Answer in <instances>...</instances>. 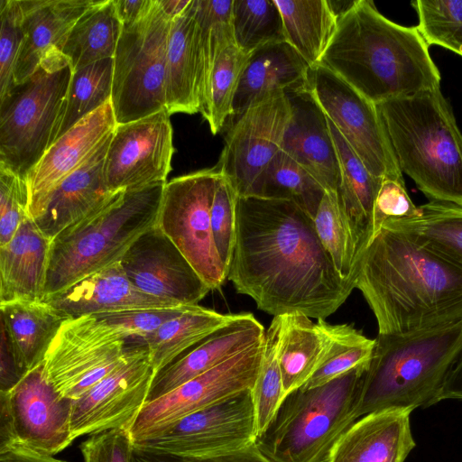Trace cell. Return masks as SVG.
Masks as SVG:
<instances>
[{"instance_id": "cell-27", "label": "cell", "mask_w": 462, "mask_h": 462, "mask_svg": "<svg viewBox=\"0 0 462 462\" xmlns=\"http://www.w3.org/2000/svg\"><path fill=\"white\" fill-rule=\"evenodd\" d=\"M111 137L53 190L44 212L34 220L51 241L66 227L101 206L114 193L106 188L103 173Z\"/></svg>"}, {"instance_id": "cell-23", "label": "cell", "mask_w": 462, "mask_h": 462, "mask_svg": "<svg viewBox=\"0 0 462 462\" xmlns=\"http://www.w3.org/2000/svg\"><path fill=\"white\" fill-rule=\"evenodd\" d=\"M42 300L70 319L177 304L148 295L128 279L120 262L100 269Z\"/></svg>"}, {"instance_id": "cell-26", "label": "cell", "mask_w": 462, "mask_h": 462, "mask_svg": "<svg viewBox=\"0 0 462 462\" xmlns=\"http://www.w3.org/2000/svg\"><path fill=\"white\" fill-rule=\"evenodd\" d=\"M51 243L27 216L0 246V303L42 300Z\"/></svg>"}, {"instance_id": "cell-44", "label": "cell", "mask_w": 462, "mask_h": 462, "mask_svg": "<svg viewBox=\"0 0 462 462\" xmlns=\"http://www.w3.org/2000/svg\"><path fill=\"white\" fill-rule=\"evenodd\" d=\"M281 324L282 315L275 316L265 331L262 365L252 388L257 435L267 427L285 397L278 359Z\"/></svg>"}, {"instance_id": "cell-5", "label": "cell", "mask_w": 462, "mask_h": 462, "mask_svg": "<svg viewBox=\"0 0 462 462\" xmlns=\"http://www.w3.org/2000/svg\"><path fill=\"white\" fill-rule=\"evenodd\" d=\"M374 340L363 380L359 418L383 409L413 411L440 402L462 353V322L410 335L378 334Z\"/></svg>"}, {"instance_id": "cell-7", "label": "cell", "mask_w": 462, "mask_h": 462, "mask_svg": "<svg viewBox=\"0 0 462 462\" xmlns=\"http://www.w3.org/2000/svg\"><path fill=\"white\" fill-rule=\"evenodd\" d=\"M369 362L318 387L284 397L254 444L271 462H326L337 439L359 419Z\"/></svg>"}, {"instance_id": "cell-1", "label": "cell", "mask_w": 462, "mask_h": 462, "mask_svg": "<svg viewBox=\"0 0 462 462\" xmlns=\"http://www.w3.org/2000/svg\"><path fill=\"white\" fill-rule=\"evenodd\" d=\"M226 279L273 317L325 319L355 289L337 271L305 210L290 200L256 196L238 197Z\"/></svg>"}, {"instance_id": "cell-47", "label": "cell", "mask_w": 462, "mask_h": 462, "mask_svg": "<svg viewBox=\"0 0 462 462\" xmlns=\"http://www.w3.org/2000/svg\"><path fill=\"white\" fill-rule=\"evenodd\" d=\"M0 98L14 86V73L23 42L20 0H0Z\"/></svg>"}, {"instance_id": "cell-34", "label": "cell", "mask_w": 462, "mask_h": 462, "mask_svg": "<svg viewBox=\"0 0 462 462\" xmlns=\"http://www.w3.org/2000/svg\"><path fill=\"white\" fill-rule=\"evenodd\" d=\"M237 314H221L199 304L191 305L186 311L145 336L142 340L147 346L154 374L234 320Z\"/></svg>"}, {"instance_id": "cell-14", "label": "cell", "mask_w": 462, "mask_h": 462, "mask_svg": "<svg viewBox=\"0 0 462 462\" xmlns=\"http://www.w3.org/2000/svg\"><path fill=\"white\" fill-rule=\"evenodd\" d=\"M291 116L286 92L273 90L253 101L232 122L217 166L238 197L253 195L259 178L281 151Z\"/></svg>"}, {"instance_id": "cell-48", "label": "cell", "mask_w": 462, "mask_h": 462, "mask_svg": "<svg viewBox=\"0 0 462 462\" xmlns=\"http://www.w3.org/2000/svg\"><path fill=\"white\" fill-rule=\"evenodd\" d=\"M28 216V187L26 180L0 165V246L14 236Z\"/></svg>"}, {"instance_id": "cell-13", "label": "cell", "mask_w": 462, "mask_h": 462, "mask_svg": "<svg viewBox=\"0 0 462 462\" xmlns=\"http://www.w3.org/2000/svg\"><path fill=\"white\" fill-rule=\"evenodd\" d=\"M72 403L49 383L42 362L0 392V451L17 448L54 456L65 449L74 441Z\"/></svg>"}, {"instance_id": "cell-30", "label": "cell", "mask_w": 462, "mask_h": 462, "mask_svg": "<svg viewBox=\"0 0 462 462\" xmlns=\"http://www.w3.org/2000/svg\"><path fill=\"white\" fill-rule=\"evenodd\" d=\"M0 310L1 327L23 375L43 362L60 328L70 319L43 300L0 303Z\"/></svg>"}, {"instance_id": "cell-43", "label": "cell", "mask_w": 462, "mask_h": 462, "mask_svg": "<svg viewBox=\"0 0 462 462\" xmlns=\"http://www.w3.org/2000/svg\"><path fill=\"white\" fill-rule=\"evenodd\" d=\"M318 236L338 273L352 281L356 245L337 192H326L314 217Z\"/></svg>"}, {"instance_id": "cell-37", "label": "cell", "mask_w": 462, "mask_h": 462, "mask_svg": "<svg viewBox=\"0 0 462 462\" xmlns=\"http://www.w3.org/2000/svg\"><path fill=\"white\" fill-rule=\"evenodd\" d=\"M326 192L306 169L280 151L259 178L252 196L292 201L314 219Z\"/></svg>"}, {"instance_id": "cell-42", "label": "cell", "mask_w": 462, "mask_h": 462, "mask_svg": "<svg viewBox=\"0 0 462 462\" xmlns=\"http://www.w3.org/2000/svg\"><path fill=\"white\" fill-rule=\"evenodd\" d=\"M330 344L318 368L301 386L306 389L323 385L370 361L375 340L365 337L351 324L328 323Z\"/></svg>"}, {"instance_id": "cell-11", "label": "cell", "mask_w": 462, "mask_h": 462, "mask_svg": "<svg viewBox=\"0 0 462 462\" xmlns=\"http://www.w3.org/2000/svg\"><path fill=\"white\" fill-rule=\"evenodd\" d=\"M128 338L97 315L69 319L45 356V377L61 397L75 401L121 362Z\"/></svg>"}, {"instance_id": "cell-2", "label": "cell", "mask_w": 462, "mask_h": 462, "mask_svg": "<svg viewBox=\"0 0 462 462\" xmlns=\"http://www.w3.org/2000/svg\"><path fill=\"white\" fill-rule=\"evenodd\" d=\"M373 311L378 334L402 336L462 322V267L383 226L352 274Z\"/></svg>"}, {"instance_id": "cell-45", "label": "cell", "mask_w": 462, "mask_h": 462, "mask_svg": "<svg viewBox=\"0 0 462 462\" xmlns=\"http://www.w3.org/2000/svg\"><path fill=\"white\" fill-rule=\"evenodd\" d=\"M411 5L419 19L416 28L428 46L462 57V0H416Z\"/></svg>"}, {"instance_id": "cell-54", "label": "cell", "mask_w": 462, "mask_h": 462, "mask_svg": "<svg viewBox=\"0 0 462 462\" xmlns=\"http://www.w3.org/2000/svg\"><path fill=\"white\" fill-rule=\"evenodd\" d=\"M182 462H271L257 448L255 444L231 453L208 458L181 457Z\"/></svg>"}, {"instance_id": "cell-28", "label": "cell", "mask_w": 462, "mask_h": 462, "mask_svg": "<svg viewBox=\"0 0 462 462\" xmlns=\"http://www.w3.org/2000/svg\"><path fill=\"white\" fill-rule=\"evenodd\" d=\"M165 99L170 115L200 112L196 0L172 20L166 56Z\"/></svg>"}, {"instance_id": "cell-56", "label": "cell", "mask_w": 462, "mask_h": 462, "mask_svg": "<svg viewBox=\"0 0 462 462\" xmlns=\"http://www.w3.org/2000/svg\"><path fill=\"white\" fill-rule=\"evenodd\" d=\"M445 399L462 400V353L450 371L440 395Z\"/></svg>"}, {"instance_id": "cell-31", "label": "cell", "mask_w": 462, "mask_h": 462, "mask_svg": "<svg viewBox=\"0 0 462 462\" xmlns=\"http://www.w3.org/2000/svg\"><path fill=\"white\" fill-rule=\"evenodd\" d=\"M328 125L339 165L337 194L353 233L356 260L372 239L373 209L382 179L369 172L329 120Z\"/></svg>"}, {"instance_id": "cell-29", "label": "cell", "mask_w": 462, "mask_h": 462, "mask_svg": "<svg viewBox=\"0 0 462 462\" xmlns=\"http://www.w3.org/2000/svg\"><path fill=\"white\" fill-rule=\"evenodd\" d=\"M310 68L286 41L255 51L251 54L241 78L230 121L233 122L253 101L268 92H287L304 87Z\"/></svg>"}, {"instance_id": "cell-35", "label": "cell", "mask_w": 462, "mask_h": 462, "mask_svg": "<svg viewBox=\"0 0 462 462\" xmlns=\"http://www.w3.org/2000/svg\"><path fill=\"white\" fill-rule=\"evenodd\" d=\"M122 27L114 0H95L71 27L60 49L72 70L113 59Z\"/></svg>"}, {"instance_id": "cell-10", "label": "cell", "mask_w": 462, "mask_h": 462, "mask_svg": "<svg viewBox=\"0 0 462 462\" xmlns=\"http://www.w3.org/2000/svg\"><path fill=\"white\" fill-rule=\"evenodd\" d=\"M221 173L217 166L168 181L163 189L157 226L173 242L210 288L227 278L215 246L210 208Z\"/></svg>"}, {"instance_id": "cell-51", "label": "cell", "mask_w": 462, "mask_h": 462, "mask_svg": "<svg viewBox=\"0 0 462 462\" xmlns=\"http://www.w3.org/2000/svg\"><path fill=\"white\" fill-rule=\"evenodd\" d=\"M79 448L84 462H131L133 439L122 427L90 435Z\"/></svg>"}, {"instance_id": "cell-20", "label": "cell", "mask_w": 462, "mask_h": 462, "mask_svg": "<svg viewBox=\"0 0 462 462\" xmlns=\"http://www.w3.org/2000/svg\"><path fill=\"white\" fill-rule=\"evenodd\" d=\"M117 125L111 100L59 137L26 176L28 216L44 212L53 190L88 161L111 137Z\"/></svg>"}, {"instance_id": "cell-4", "label": "cell", "mask_w": 462, "mask_h": 462, "mask_svg": "<svg viewBox=\"0 0 462 462\" xmlns=\"http://www.w3.org/2000/svg\"><path fill=\"white\" fill-rule=\"evenodd\" d=\"M376 107L401 171L429 201L462 205V134L440 88Z\"/></svg>"}, {"instance_id": "cell-38", "label": "cell", "mask_w": 462, "mask_h": 462, "mask_svg": "<svg viewBox=\"0 0 462 462\" xmlns=\"http://www.w3.org/2000/svg\"><path fill=\"white\" fill-rule=\"evenodd\" d=\"M233 0H196L199 26V95L200 107L220 55L232 44Z\"/></svg>"}, {"instance_id": "cell-6", "label": "cell", "mask_w": 462, "mask_h": 462, "mask_svg": "<svg viewBox=\"0 0 462 462\" xmlns=\"http://www.w3.org/2000/svg\"><path fill=\"white\" fill-rule=\"evenodd\" d=\"M165 184L114 192L53 238L44 297L120 262L135 239L157 224Z\"/></svg>"}, {"instance_id": "cell-17", "label": "cell", "mask_w": 462, "mask_h": 462, "mask_svg": "<svg viewBox=\"0 0 462 462\" xmlns=\"http://www.w3.org/2000/svg\"><path fill=\"white\" fill-rule=\"evenodd\" d=\"M145 344L127 347L121 362L80 398L73 401V439L127 428L147 402L154 378Z\"/></svg>"}, {"instance_id": "cell-50", "label": "cell", "mask_w": 462, "mask_h": 462, "mask_svg": "<svg viewBox=\"0 0 462 462\" xmlns=\"http://www.w3.org/2000/svg\"><path fill=\"white\" fill-rule=\"evenodd\" d=\"M191 305L152 307L97 315L117 327L128 337L143 338Z\"/></svg>"}, {"instance_id": "cell-18", "label": "cell", "mask_w": 462, "mask_h": 462, "mask_svg": "<svg viewBox=\"0 0 462 462\" xmlns=\"http://www.w3.org/2000/svg\"><path fill=\"white\" fill-rule=\"evenodd\" d=\"M170 116L162 110L116 125L103 168L110 192L167 183L174 153Z\"/></svg>"}, {"instance_id": "cell-46", "label": "cell", "mask_w": 462, "mask_h": 462, "mask_svg": "<svg viewBox=\"0 0 462 462\" xmlns=\"http://www.w3.org/2000/svg\"><path fill=\"white\" fill-rule=\"evenodd\" d=\"M238 195L230 181L220 175L210 208V222L215 246L226 270L232 259L236 236Z\"/></svg>"}, {"instance_id": "cell-33", "label": "cell", "mask_w": 462, "mask_h": 462, "mask_svg": "<svg viewBox=\"0 0 462 462\" xmlns=\"http://www.w3.org/2000/svg\"><path fill=\"white\" fill-rule=\"evenodd\" d=\"M285 41L311 68L319 63L337 28L338 14L328 0H274Z\"/></svg>"}, {"instance_id": "cell-19", "label": "cell", "mask_w": 462, "mask_h": 462, "mask_svg": "<svg viewBox=\"0 0 462 462\" xmlns=\"http://www.w3.org/2000/svg\"><path fill=\"white\" fill-rule=\"evenodd\" d=\"M120 263L139 290L177 304L198 305L211 291L157 224L135 239Z\"/></svg>"}, {"instance_id": "cell-40", "label": "cell", "mask_w": 462, "mask_h": 462, "mask_svg": "<svg viewBox=\"0 0 462 462\" xmlns=\"http://www.w3.org/2000/svg\"><path fill=\"white\" fill-rule=\"evenodd\" d=\"M114 60L104 59L72 70L58 138L112 98Z\"/></svg>"}, {"instance_id": "cell-15", "label": "cell", "mask_w": 462, "mask_h": 462, "mask_svg": "<svg viewBox=\"0 0 462 462\" xmlns=\"http://www.w3.org/2000/svg\"><path fill=\"white\" fill-rule=\"evenodd\" d=\"M306 87L372 175H402L376 105L320 64L310 68Z\"/></svg>"}, {"instance_id": "cell-24", "label": "cell", "mask_w": 462, "mask_h": 462, "mask_svg": "<svg viewBox=\"0 0 462 462\" xmlns=\"http://www.w3.org/2000/svg\"><path fill=\"white\" fill-rule=\"evenodd\" d=\"M411 411L389 408L360 417L337 439L326 462H404L416 445Z\"/></svg>"}, {"instance_id": "cell-57", "label": "cell", "mask_w": 462, "mask_h": 462, "mask_svg": "<svg viewBox=\"0 0 462 462\" xmlns=\"http://www.w3.org/2000/svg\"><path fill=\"white\" fill-rule=\"evenodd\" d=\"M131 462H182L181 457L137 448L133 444Z\"/></svg>"}, {"instance_id": "cell-52", "label": "cell", "mask_w": 462, "mask_h": 462, "mask_svg": "<svg viewBox=\"0 0 462 462\" xmlns=\"http://www.w3.org/2000/svg\"><path fill=\"white\" fill-rule=\"evenodd\" d=\"M1 364H0V392L13 388L23 377L13 351L10 339L1 327Z\"/></svg>"}, {"instance_id": "cell-8", "label": "cell", "mask_w": 462, "mask_h": 462, "mask_svg": "<svg viewBox=\"0 0 462 462\" xmlns=\"http://www.w3.org/2000/svg\"><path fill=\"white\" fill-rule=\"evenodd\" d=\"M72 68L58 48L0 98V165L26 180L61 127Z\"/></svg>"}, {"instance_id": "cell-16", "label": "cell", "mask_w": 462, "mask_h": 462, "mask_svg": "<svg viewBox=\"0 0 462 462\" xmlns=\"http://www.w3.org/2000/svg\"><path fill=\"white\" fill-rule=\"evenodd\" d=\"M263 351L264 341L234 356L170 393L147 402L129 426L133 442L189 413L252 389L260 371Z\"/></svg>"}, {"instance_id": "cell-9", "label": "cell", "mask_w": 462, "mask_h": 462, "mask_svg": "<svg viewBox=\"0 0 462 462\" xmlns=\"http://www.w3.org/2000/svg\"><path fill=\"white\" fill-rule=\"evenodd\" d=\"M171 23L155 0L145 17L122 27L113 58L111 102L117 125L166 110L165 68Z\"/></svg>"}, {"instance_id": "cell-53", "label": "cell", "mask_w": 462, "mask_h": 462, "mask_svg": "<svg viewBox=\"0 0 462 462\" xmlns=\"http://www.w3.org/2000/svg\"><path fill=\"white\" fill-rule=\"evenodd\" d=\"M155 0H114L118 19L123 27H129L143 17L152 8Z\"/></svg>"}, {"instance_id": "cell-22", "label": "cell", "mask_w": 462, "mask_h": 462, "mask_svg": "<svg viewBox=\"0 0 462 462\" xmlns=\"http://www.w3.org/2000/svg\"><path fill=\"white\" fill-rule=\"evenodd\" d=\"M264 338V328L252 313H238L234 320L214 331L158 372L151 384L147 402L170 393L234 356L263 342Z\"/></svg>"}, {"instance_id": "cell-41", "label": "cell", "mask_w": 462, "mask_h": 462, "mask_svg": "<svg viewBox=\"0 0 462 462\" xmlns=\"http://www.w3.org/2000/svg\"><path fill=\"white\" fill-rule=\"evenodd\" d=\"M232 24L236 45L248 54L285 41L274 0H233Z\"/></svg>"}, {"instance_id": "cell-58", "label": "cell", "mask_w": 462, "mask_h": 462, "mask_svg": "<svg viewBox=\"0 0 462 462\" xmlns=\"http://www.w3.org/2000/svg\"><path fill=\"white\" fill-rule=\"evenodd\" d=\"M163 12L172 20L181 14L191 0H157Z\"/></svg>"}, {"instance_id": "cell-12", "label": "cell", "mask_w": 462, "mask_h": 462, "mask_svg": "<svg viewBox=\"0 0 462 462\" xmlns=\"http://www.w3.org/2000/svg\"><path fill=\"white\" fill-rule=\"evenodd\" d=\"M256 422L252 389L189 413L136 441L135 448L187 458H208L253 445Z\"/></svg>"}, {"instance_id": "cell-39", "label": "cell", "mask_w": 462, "mask_h": 462, "mask_svg": "<svg viewBox=\"0 0 462 462\" xmlns=\"http://www.w3.org/2000/svg\"><path fill=\"white\" fill-rule=\"evenodd\" d=\"M250 56L235 43L215 64L199 112L213 134L220 132L233 116L234 100Z\"/></svg>"}, {"instance_id": "cell-25", "label": "cell", "mask_w": 462, "mask_h": 462, "mask_svg": "<svg viewBox=\"0 0 462 462\" xmlns=\"http://www.w3.org/2000/svg\"><path fill=\"white\" fill-rule=\"evenodd\" d=\"M95 0H20L23 42L14 73V85L26 80L54 48L61 49L71 27Z\"/></svg>"}, {"instance_id": "cell-49", "label": "cell", "mask_w": 462, "mask_h": 462, "mask_svg": "<svg viewBox=\"0 0 462 462\" xmlns=\"http://www.w3.org/2000/svg\"><path fill=\"white\" fill-rule=\"evenodd\" d=\"M420 215V208L411 199L402 175L386 176L382 179L374 204L372 239L388 220L414 218Z\"/></svg>"}, {"instance_id": "cell-32", "label": "cell", "mask_w": 462, "mask_h": 462, "mask_svg": "<svg viewBox=\"0 0 462 462\" xmlns=\"http://www.w3.org/2000/svg\"><path fill=\"white\" fill-rule=\"evenodd\" d=\"M327 325L301 313L282 315L278 359L285 396L303 386L325 356L330 344Z\"/></svg>"}, {"instance_id": "cell-3", "label": "cell", "mask_w": 462, "mask_h": 462, "mask_svg": "<svg viewBox=\"0 0 462 462\" xmlns=\"http://www.w3.org/2000/svg\"><path fill=\"white\" fill-rule=\"evenodd\" d=\"M319 64L374 105L440 88V72L416 26L387 19L368 0L353 1L338 15Z\"/></svg>"}, {"instance_id": "cell-21", "label": "cell", "mask_w": 462, "mask_h": 462, "mask_svg": "<svg viewBox=\"0 0 462 462\" xmlns=\"http://www.w3.org/2000/svg\"><path fill=\"white\" fill-rule=\"evenodd\" d=\"M286 94L292 116L281 151L306 169L327 192H337L339 165L328 117L306 85Z\"/></svg>"}, {"instance_id": "cell-36", "label": "cell", "mask_w": 462, "mask_h": 462, "mask_svg": "<svg viewBox=\"0 0 462 462\" xmlns=\"http://www.w3.org/2000/svg\"><path fill=\"white\" fill-rule=\"evenodd\" d=\"M420 208V217L391 219L383 226L403 233L415 243L462 267V205L429 201Z\"/></svg>"}, {"instance_id": "cell-55", "label": "cell", "mask_w": 462, "mask_h": 462, "mask_svg": "<svg viewBox=\"0 0 462 462\" xmlns=\"http://www.w3.org/2000/svg\"><path fill=\"white\" fill-rule=\"evenodd\" d=\"M0 462H66L53 456L36 453L24 448H8L0 451Z\"/></svg>"}]
</instances>
